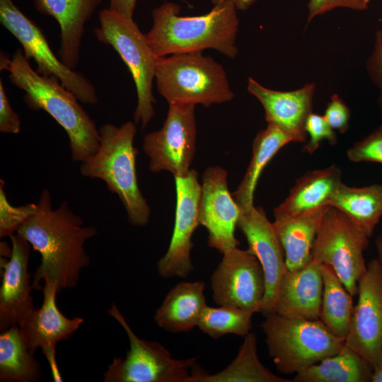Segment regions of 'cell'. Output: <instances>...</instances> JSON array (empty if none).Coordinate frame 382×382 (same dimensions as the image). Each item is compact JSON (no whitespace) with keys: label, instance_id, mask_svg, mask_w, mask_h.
<instances>
[{"label":"cell","instance_id":"cell-44","mask_svg":"<svg viewBox=\"0 0 382 382\" xmlns=\"http://www.w3.org/2000/svg\"><path fill=\"white\" fill-rule=\"evenodd\" d=\"M366 1H369V2L370 1V0H366Z\"/></svg>","mask_w":382,"mask_h":382},{"label":"cell","instance_id":"cell-18","mask_svg":"<svg viewBox=\"0 0 382 382\" xmlns=\"http://www.w3.org/2000/svg\"><path fill=\"white\" fill-rule=\"evenodd\" d=\"M11 255L3 262L4 273L0 288V331L19 325L35 308L33 289L28 272L30 244L18 233L9 236Z\"/></svg>","mask_w":382,"mask_h":382},{"label":"cell","instance_id":"cell-28","mask_svg":"<svg viewBox=\"0 0 382 382\" xmlns=\"http://www.w3.org/2000/svg\"><path fill=\"white\" fill-rule=\"evenodd\" d=\"M374 368L347 347L337 354L298 372L293 382H371Z\"/></svg>","mask_w":382,"mask_h":382},{"label":"cell","instance_id":"cell-42","mask_svg":"<svg viewBox=\"0 0 382 382\" xmlns=\"http://www.w3.org/2000/svg\"><path fill=\"white\" fill-rule=\"evenodd\" d=\"M376 247L378 253V259L382 267V235H380L376 238Z\"/></svg>","mask_w":382,"mask_h":382},{"label":"cell","instance_id":"cell-6","mask_svg":"<svg viewBox=\"0 0 382 382\" xmlns=\"http://www.w3.org/2000/svg\"><path fill=\"white\" fill-rule=\"evenodd\" d=\"M269 355L277 370L297 374L323 359L339 353L345 342L330 334L320 320L265 316L260 324Z\"/></svg>","mask_w":382,"mask_h":382},{"label":"cell","instance_id":"cell-14","mask_svg":"<svg viewBox=\"0 0 382 382\" xmlns=\"http://www.w3.org/2000/svg\"><path fill=\"white\" fill-rule=\"evenodd\" d=\"M174 178L176 207L173 231L166 254L157 262L158 273L164 279L185 278L192 272V237L200 225L201 185L197 173L191 169L187 175Z\"/></svg>","mask_w":382,"mask_h":382},{"label":"cell","instance_id":"cell-31","mask_svg":"<svg viewBox=\"0 0 382 382\" xmlns=\"http://www.w3.org/2000/svg\"><path fill=\"white\" fill-rule=\"evenodd\" d=\"M253 314L233 306L211 307L207 305L197 328L215 340L229 334L245 337L252 329Z\"/></svg>","mask_w":382,"mask_h":382},{"label":"cell","instance_id":"cell-27","mask_svg":"<svg viewBox=\"0 0 382 382\" xmlns=\"http://www.w3.org/2000/svg\"><path fill=\"white\" fill-rule=\"evenodd\" d=\"M328 206L345 213L370 238L382 217V183L357 187L342 183Z\"/></svg>","mask_w":382,"mask_h":382},{"label":"cell","instance_id":"cell-34","mask_svg":"<svg viewBox=\"0 0 382 382\" xmlns=\"http://www.w3.org/2000/svg\"><path fill=\"white\" fill-rule=\"evenodd\" d=\"M353 162H373L382 164V126L356 142L347 151Z\"/></svg>","mask_w":382,"mask_h":382},{"label":"cell","instance_id":"cell-36","mask_svg":"<svg viewBox=\"0 0 382 382\" xmlns=\"http://www.w3.org/2000/svg\"><path fill=\"white\" fill-rule=\"evenodd\" d=\"M369 1L366 0H309L308 3V25L319 15H322L337 8H347L362 11L368 8Z\"/></svg>","mask_w":382,"mask_h":382},{"label":"cell","instance_id":"cell-22","mask_svg":"<svg viewBox=\"0 0 382 382\" xmlns=\"http://www.w3.org/2000/svg\"><path fill=\"white\" fill-rule=\"evenodd\" d=\"M342 173L335 165L306 173L299 178L286 198L274 209V216H291L308 212L328 202L337 190Z\"/></svg>","mask_w":382,"mask_h":382},{"label":"cell","instance_id":"cell-33","mask_svg":"<svg viewBox=\"0 0 382 382\" xmlns=\"http://www.w3.org/2000/svg\"><path fill=\"white\" fill-rule=\"evenodd\" d=\"M305 130L308 140L303 147V152L313 154L323 141L334 145L337 142L335 131L330 126L323 115L311 112L306 121Z\"/></svg>","mask_w":382,"mask_h":382},{"label":"cell","instance_id":"cell-41","mask_svg":"<svg viewBox=\"0 0 382 382\" xmlns=\"http://www.w3.org/2000/svg\"><path fill=\"white\" fill-rule=\"evenodd\" d=\"M371 382H382V364L374 369Z\"/></svg>","mask_w":382,"mask_h":382},{"label":"cell","instance_id":"cell-15","mask_svg":"<svg viewBox=\"0 0 382 382\" xmlns=\"http://www.w3.org/2000/svg\"><path fill=\"white\" fill-rule=\"evenodd\" d=\"M240 214L228 188L226 170L219 166L207 167L202 174L199 221L208 232L210 248L222 253L239 245L235 230Z\"/></svg>","mask_w":382,"mask_h":382},{"label":"cell","instance_id":"cell-2","mask_svg":"<svg viewBox=\"0 0 382 382\" xmlns=\"http://www.w3.org/2000/svg\"><path fill=\"white\" fill-rule=\"evenodd\" d=\"M0 69L8 71L11 83L24 92L23 100L30 109L45 111L64 129L72 161L81 163L97 151L99 129L57 78L39 74L21 49L11 57L1 52Z\"/></svg>","mask_w":382,"mask_h":382},{"label":"cell","instance_id":"cell-19","mask_svg":"<svg viewBox=\"0 0 382 382\" xmlns=\"http://www.w3.org/2000/svg\"><path fill=\"white\" fill-rule=\"evenodd\" d=\"M248 91L262 105L267 123L276 125L289 134L294 142H305V123L312 112L315 84L309 83L289 91L267 88L249 77Z\"/></svg>","mask_w":382,"mask_h":382},{"label":"cell","instance_id":"cell-40","mask_svg":"<svg viewBox=\"0 0 382 382\" xmlns=\"http://www.w3.org/2000/svg\"><path fill=\"white\" fill-rule=\"evenodd\" d=\"M214 6L225 2H231L237 10H246L252 6L256 0H211Z\"/></svg>","mask_w":382,"mask_h":382},{"label":"cell","instance_id":"cell-23","mask_svg":"<svg viewBox=\"0 0 382 382\" xmlns=\"http://www.w3.org/2000/svg\"><path fill=\"white\" fill-rule=\"evenodd\" d=\"M330 207L296 216L274 218L272 224L283 248L289 270H299L313 260L318 228Z\"/></svg>","mask_w":382,"mask_h":382},{"label":"cell","instance_id":"cell-25","mask_svg":"<svg viewBox=\"0 0 382 382\" xmlns=\"http://www.w3.org/2000/svg\"><path fill=\"white\" fill-rule=\"evenodd\" d=\"M294 142L291 136L279 126L267 123L253 140L252 157L242 180L231 193L241 212L254 207V193L260 175L277 153L286 144Z\"/></svg>","mask_w":382,"mask_h":382},{"label":"cell","instance_id":"cell-39","mask_svg":"<svg viewBox=\"0 0 382 382\" xmlns=\"http://www.w3.org/2000/svg\"><path fill=\"white\" fill-rule=\"evenodd\" d=\"M137 0H109V8L133 17Z\"/></svg>","mask_w":382,"mask_h":382},{"label":"cell","instance_id":"cell-30","mask_svg":"<svg viewBox=\"0 0 382 382\" xmlns=\"http://www.w3.org/2000/svg\"><path fill=\"white\" fill-rule=\"evenodd\" d=\"M41 374L40 364L25 345L18 325L1 332L0 381L37 382Z\"/></svg>","mask_w":382,"mask_h":382},{"label":"cell","instance_id":"cell-10","mask_svg":"<svg viewBox=\"0 0 382 382\" xmlns=\"http://www.w3.org/2000/svg\"><path fill=\"white\" fill-rule=\"evenodd\" d=\"M0 22L20 42L25 56L34 60L39 74L57 78L83 103H98L93 83L81 73L69 68L55 55L42 30L12 0H0Z\"/></svg>","mask_w":382,"mask_h":382},{"label":"cell","instance_id":"cell-38","mask_svg":"<svg viewBox=\"0 0 382 382\" xmlns=\"http://www.w3.org/2000/svg\"><path fill=\"white\" fill-rule=\"evenodd\" d=\"M21 130V119L12 108L3 82L0 80V132L18 134Z\"/></svg>","mask_w":382,"mask_h":382},{"label":"cell","instance_id":"cell-35","mask_svg":"<svg viewBox=\"0 0 382 382\" xmlns=\"http://www.w3.org/2000/svg\"><path fill=\"white\" fill-rule=\"evenodd\" d=\"M323 117L335 131L343 134L349 128L350 110L337 94L331 96Z\"/></svg>","mask_w":382,"mask_h":382},{"label":"cell","instance_id":"cell-24","mask_svg":"<svg viewBox=\"0 0 382 382\" xmlns=\"http://www.w3.org/2000/svg\"><path fill=\"white\" fill-rule=\"evenodd\" d=\"M203 281L177 284L166 295L154 314L156 325L171 332H188L197 327L207 306Z\"/></svg>","mask_w":382,"mask_h":382},{"label":"cell","instance_id":"cell-7","mask_svg":"<svg viewBox=\"0 0 382 382\" xmlns=\"http://www.w3.org/2000/svg\"><path fill=\"white\" fill-rule=\"evenodd\" d=\"M98 19L100 25L93 33L118 53L131 73L137 95L134 122L144 129L155 116L153 82L157 57L133 17L107 8L99 12Z\"/></svg>","mask_w":382,"mask_h":382},{"label":"cell","instance_id":"cell-11","mask_svg":"<svg viewBox=\"0 0 382 382\" xmlns=\"http://www.w3.org/2000/svg\"><path fill=\"white\" fill-rule=\"evenodd\" d=\"M195 108L187 103L168 104L161 128L144 136L142 149L152 173L168 171L174 177L189 174L196 150Z\"/></svg>","mask_w":382,"mask_h":382},{"label":"cell","instance_id":"cell-13","mask_svg":"<svg viewBox=\"0 0 382 382\" xmlns=\"http://www.w3.org/2000/svg\"><path fill=\"white\" fill-rule=\"evenodd\" d=\"M357 295L345 345L374 369L382 364V267L378 258L367 264Z\"/></svg>","mask_w":382,"mask_h":382},{"label":"cell","instance_id":"cell-26","mask_svg":"<svg viewBox=\"0 0 382 382\" xmlns=\"http://www.w3.org/2000/svg\"><path fill=\"white\" fill-rule=\"evenodd\" d=\"M187 382H293L274 374L260 361L255 333L245 336L238 355L222 371L210 374L197 362L193 366Z\"/></svg>","mask_w":382,"mask_h":382},{"label":"cell","instance_id":"cell-5","mask_svg":"<svg viewBox=\"0 0 382 382\" xmlns=\"http://www.w3.org/2000/svg\"><path fill=\"white\" fill-rule=\"evenodd\" d=\"M157 90L168 104H213L229 102L235 96L224 66L202 52L175 53L157 57Z\"/></svg>","mask_w":382,"mask_h":382},{"label":"cell","instance_id":"cell-21","mask_svg":"<svg viewBox=\"0 0 382 382\" xmlns=\"http://www.w3.org/2000/svg\"><path fill=\"white\" fill-rule=\"evenodd\" d=\"M103 0H33L36 10L54 18L60 28L58 54L69 68L76 67L85 24Z\"/></svg>","mask_w":382,"mask_h":382},{"label":"cell","instance_id":"cell-43","mask_svg":"<svg viewBox=\"0 0 382 382\" xmlns=\"http://www.w3.org/2000/svg\"><path fill=\"white\" fill-rule=\"evenodd\" d=\"M180 1H185V2H186V1H185V0H180ZM186 3H187V2H186Z\"/></svg>","mask_w":382,"mask_h":382},{"label":"cell","instance_id":"cell-12","mask_svg":"<svg viewBox=\"0 0 382 382\" xmlns=\"http://www.w3.org/2000/svg\"><path fill=\"white\" fill-rule=\"evenodd\" d=\"M210 280L212 298L218 306L260 313L265 293V278L257 257L238 246L222 253Z\"/></svg>","mask_w":382,"mask_h":382},{"label":"cell","instance_id":"cell-16","mask_svg":"<svg viewBox=\"0 0 382 382\" xmlns=\"http://www.w3.org/2000/svg\"><path fill=\"white\" fill-rule=\"evenodd\" d=\"M237 228L248 244V250L260 262L265 278V293L260 313L265 317L274 313V307L279 283L288 270L282 244L261 207L241 212Z\"/></svg>","mask_w":382,"mask_h":382},{"label":"cell","instance_id":"cell-3","mask_svg":"<svg viewBox=\"0 0 382 382\" xmlns=\"http://www.w3.org/2000/svg\"><path fill=\"white\" fill-rule=\"evenodd\" d=\"M180 6L166 2L151 13L153 25L146 34L156 57L213 49L228 58L238 54L239 20L231 2L215 5L207 13L182 16Z\"/></svg>","mask_w":382,"mask_h":382},{"label":"cell","instance_id":"cell-17","mask_svg":"<svg viewBox=\"0 0 382 382\" xmlns=\"http://www.w3.org/2000/svg\"><path fill=\"white\" fill-rule=\"evenodd\" d=\"M59 291L57 284L45 281L42 306L34 308L18 325L23 341L28 351L34 354L40 348L53 375L59 374L55 361L56 345L69 339L83 322V318H69L61 313L56 303V296Z\"/></svg>","mask_w":382,"mask_h":382},{"label":"cell","instance_id":"cell-8","mask_svg":"<svg viewBox=\"0 0 382 382\" xmlns=\"http://www.w3.org/2000/svg\"><path fill=\"white\" fill-rule=\"evenodd\" d=\"M125 330L129 348L125 358L115 357L103 374L104 382H187L197 357H173L160 342L141 339L115 303L108 311Z\"/></svg>","mask_w":382,"mask_h":382},{"label":"cell","instance_id":"cell-9","mask_svg":"<svg viewBox=\"0 0 382 382\" xmlns=\"http://www.w3.org/2000/svg\"><path fill=\"white\" fill-rule=\"evenodd\" d=\"M369 237L345 213L330 207L320 222L313 249V259L331 266L353 296L367 265L364 251Z\"/></svg>","mask_w":382,"mask_h":382},{"label":"cell","instance_id":"cell-20","mask_svg":"<svg viewBox=\"0 0 382 382\" xmlns=\"http://www.w3.org/2000/svg\"><path fill=\"white\" fill-rule=\"evenodd\" d=\"M323 282L321 263L313 259L304 267L287 270L277 292L274 311L289 318L320 320Z\"/></svg>","mask_w":382,"mask_h":382},{"label":"cell","instance_id":"cell-32","mask_svg":"<svg viewBox=\"0 0 382 382\" xmlns=\"http://www.w3.org/2000/svg\"><path fill=\"white\" fill-rule=\"evenodd\" d=\"M4 182L0 180V237L10 236L35 212L37 203L13 207L4 192Z\"/></svg>","mask_w":382,"mask_h":382},{"label":"cell","instance_id":"cell-29","mask_svg":"<svg viewBox=\"0 0 382 382\" xmlns=\"http://www.w3.org/2000/svg\"><path fill=\"white\" fill-rule=\"evenodd\" d=\"M323 282L320 320L333 336L345 342L354 306L348 292L333 268L321 264Z\"/></svg>","mask_w":382,"mask_h":382},{"label":"cell","instance_id":"cell-37","mask_svg":"<svg viewBox=\"0 0 382 382\" xmlns=\"http://www.w3.org/2000/svg\"><path fill=\"white\" fill-rule=\"evenodd\" d=\"M366 69L379 91V102L382 108V29L376 32L374 47L367 59Z\"/></svg>","mask_w":382,"mask_h":382},{"label":"cell","instance_id":"cell-1","mask_svg":"<svg viewBox=\"0 0 382 382\" xmlns=\"http://www.w3.org/2000/svg\"><path fill=\"white\" fill-rule=\"evenodd\" d=\"M97 233L94 226L84 225L66 201L53 209L50 192L44 189L35 212L16 231L41 256L33 274V288L40 289L41 281L57 284L59 291L74 288L80 272L90 263L84 243Z\"/></svg>","mask_w":382,"mask_h":382},{"label":"cell","instance_id":"cell-4","mask_svg":"<svg viewBox=\"0 0 382 382\" xmlns=\"http://www.w3.org/2000/svg\"><path fill=\"white\" fill-rule=\"evenodd\" d=\"M98 129L99 148L81 163L80 173L103 180L108 190L118 196L128 221L134 226H145L149 221L151 208L137 183V150L134 145L136 124L128 121L117 127L106 123Z\"/></svg>","mask_w":382,"mask_h":382}]
</instances>
